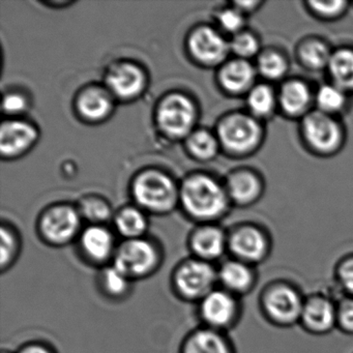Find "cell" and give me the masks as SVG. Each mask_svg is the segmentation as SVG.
<instances>
[{
  "instance_id": "12",
  "label": "cell",
  "mask_w": 353,
  "mask_h": 353,
  "mask_svg": "<svg viewBox=\"0 0 353 353\" xmlns=\"http://www.w3.org/2000/svg\"><path fill=\"white\" fill-rule=\"evenodd\" d=\"M117 248L112 233L99 225L88 227L80 235V253L83 260L92 265L102 268L110 264Z\"/></svg>"
},
{
  "instance_id": "14",
  "label": "cell",
  "mask_w": 353,
  "mask_h": 353,
  "mask_svg": "<svg viewBox=\"0 0 353 353\" xmlns=\"http://www.w3.org/2000/svg\"><path fill=\"white\" fill-rule=\"evenodd\" d=\"M195 110L185 97L172 94L159 109L158 119L162 129L172 136H183L193 125Z\"/></svg>"
},
{
  "instance_id": "40",
  "label": "cell",
  "mask_w": 353,
  "mask_h": 353,
  "mask_svg": "<svg viewBox=\"0 0 353 353\" xmlns=\"http://www.w3.org/2000/svg\"><path fill=\"white\" fill-rule=\"evenodd\" d=\"M17 353H54L52 349L41 343H30L24 345Z\"/></svg>"
},
{
  "instance_id": "39",
  "label": "cell",
  "mask_w": 353,
  "mask_h": 353,
  "mask_svg": "<svg viewBox=\"0 0 353 353\" xmlns=\"http://www.w3.org/2000/svg\"><path fill=\"white\" fill-rule=\"evenodd\" d=\"M26 99L20 94H8L3 99V110L7 113L21 112L26 108Z\"/></svg>"
},
{
  "instance_id": "30",
  "label": "cell",
  "mask_w": 353,
  "mask_h": 353,
  "mask_svg": "<svg viewBox=\"0 0 353 353\" xmlns=\"http://www.w3.org/2000/svg\"><path fill=\"white\" fill-rule=\"evenodd\" d=\"M115 226L125 239H140L145 232L146 219L139 210L127 208L117 216Z\"/></svg>"
},
{
  "instance_id": "4",
  "label": "cell",
  "mask_w": 353,
  "mask_h": 353,
  "mask_svg": "<svg viewBox=\"0 0 353 353\" xmlns=\"http://www.w3.org/2000/svg\"><path fill=\"white\" fill-rule=\"evenodd\" d=\"M183 202L190 214L201 220H212L224 214L227 208L225 192L210 177L199 175L183 185Z\"/></svg>"
},
{
  "instance_id": "37",
  "label": "cell",
  "mask_w": 353,
  "mask_h": 353,
  "mask_svg": "<svg viewBox=\"0 0 353 353\" xmlns=\"http://www.w3.org/2000/svg\"><path fill=\"white\" fill-rule=\"evenodd\" d=\"M82 214L94 223L104 222L110 216L111 212L107 203L100 199H88L82 204Z\"/></svg>"
},
{
  "instance_id": "31",
  "label": "cell",
  "mask_w": 353,
  "mask_h": 353,
  "mask_svg": "<svg viewBox=\"0 0 353 353\" xmlns=\"http://www.w3.org/2000/svg\"><path fill=\"white\" fill-rule=\"evenodd\" d=\"M19 241L15 233L3 227L0 230V268L1 272L9 270L17 261L19 256Z\"/></svg>"
},
{
  "instance_id": "33",
  "label": "cell",
  "mask_w": 353,
  "mask_h": 353,
  "mask_svg": "<svg viewBox=\"0 0 353 353\" xmlns=\"http://www.w3.org/2000/svg\"><path fill=\"white\" fill-rule=\"evenodd\" d=\"M307 9L315 17L322 20H334L342 17L347 11L348 3L344 0H332V1H307Z\"/></svg>"
},
{
  "instance_id": "34",
  "label": "cell",
  "mask_w": 353,
  "mask_h": 353,
  "mask_svg": "<svg viewBox=\"0 0 353 353\" xmlns=\"http://www.w3.org/2000/svg\"><path fill=\"white\" fill-rule=\"evenodd\" d=\"M334 278L342 295L353 297V253L344 256L336 262Z\"/></svg>"
},
{
  "instance_id": "19",
  "label": "cell",
  "mask_w": 353,
  "mask_h": 353,
  "mask_svg": "<svg viewBox=\"0 0 353 353\" xmlns=\"http://www.w3.org/2000/svg\"><path fill=\"white\" fill-rule=\"evenodd\" d=\"M256 75L257 70L249 61L236 59L224 65L220 73V81L227 92H249L255 85Z\"/></svg>"
},
{
  "instance_id": "23",
  "label": "cell",
  "mask_w": 353,
  "mask_h": 353,
  "mask_svg": "<svg viewBox=\"0 0 353 353\" xmlns=\"http://www.w3.org/2000/svg\"><path fill=\"white\" fill-rule=\"evenodd\" d=\"M98 285L101 292L107 299L121 301L131 293L133 281L114 264L110 263L101 268L98 276Z\"/></svg>"
},
{
  "instance_id": "15",
  "label": "cell",
  "mask_w": 353,
  "mask_h": 353,
  "mask_svg": "<svg viewBox=\"0 0 353 353\" xmlns=\"http://www.w3.org/2000/svg\"><path fill=\"white\" fill-rule=\"evenodd\" d=\"M190 249L193 257L214 263L228 252V235L219 227H201L192 234Z\"/></svg>"
},
{
  "instance_id": "3",
  "label": "cell",
  "mask_w": 353,
  "mask_h": 353,
  "mask_svg": "<svg viewBox=\"0 0 353 353\" xmlns=\"http://www.w3.org/2000/svg\"><path fill=\"white\" fill-rule=\"evenodd\" d=\"M162 259L158 247L148 239L140 237L125 239L117 248L111 263L134 282L154 274L160 268Z\"/></svg>"
},
{
  "instance_id": "10",
  "label": "cell",
  "mask_w": 353,
  "mask_h": 353,
  "mask_svg": "<svg viewBox=\"0 0 353 353\" xmlns=\"http://www.w3.org/2000/svg\"><path fill=\"white\" fill-rule=\"evenodd\" d=\"M134 195L144 208L165 212L174 205L176 190L166 175L146 172L140 175L134 185Z\"/></svg>"
},
{
  "instance_id": "28",
  "label": "cell",
  "mask_w": 353,
  "mask_h": 353,
  "mask_svg": "<svg viewBox=\"0 0 353 353\" xmlns=\"http://www.w3.org/2000/svg\"><path fill=\"white\" fill-rule=\"evenodd\" d=\"M314 101L317 110L334 117L346 107L347 92L334 83L323 84L314 94Z\"/></svg>"
},
{
  "instance_id": "13",
  "label": "cell",
  "mask_w": 353,
  "mask_h": 353,
  "mask_svg": "<svg viewBox=\"0 0 353 353\" xmlns=\"http://www.w3.org/2000/svg\"><path fill=\"white\" fill-rule=\"evenodd\" d=\"M258 283L255 266L235 258H228L218 266V284L232 294L241 296L249 294Z\"/></svg>"
},
{
  "instance_id": "2",
  "label": "cell",
  "mask_w": 353,
  "mask_h": 353,
  "mask_svg": "<svg viewBox=\"0 0 353 353\" xmlns=\"http://www.w3.org/2000/svg\"><path fill=\"white\" fill-rule=\"evenodd\" d=\"M173 291L179 299L199 303L218 284V268L214 263L191 257L181 262L172 274Z\"/></svg>"
},
{
  "instance_id": "41",
  "label": "cell",
  "mask_w": 353,
  "mask_h": 353,
  "mask_svg": "<svg viewBox=\"0 0 353 353\" xmlns=\"http://www.w3.org/2000/svg\"><path fill=\"white\" fill-rule=\"evenodd\" d=\"M261 5V1H237L235 3V8L245 14L248 12L255 11Z\"/></svg>"
},
{
  "instance_id": "32",
  "label": "cell",
  "mask_w": 353,
  "mask_h": 353,
  "mask_svg": "<svg viewBox=\"0 0 353 353\" xmlns=\"http://www.w3.org/2000/svg\"><path fill=\"white\" fill-rule=\"evenodd\" d=\"M230 50H232L239 59L248 61L254 57H258L260 51V42L255 34L250 32H241L234 34L231 41Z\"/></svg>"
},
{
  "instance_id": "8",
  "label": "cell",
  "mask_w": 353,
  "mask_h": 353,
  "mask_svg": "<svg viewBox=\"0 0 353 353\" xmlns=\"http://www.w3.org/2000/svg\"><path fill=\"white\" fill-rule=\"evenodd\" d=\"M263 137L259 119L245 113H235L223 119L219 138L223 145L235 154H249L258 148Z\"/></svg>"
},
{
  "instance_id": "6",
  "label": "cell",
  "mask_w": 353,
  "mask_h": 353,
  "mask_svg": "<svg viewBox=\"0 0 353 353\" xmlns=\"http://www.w3.org/2000/svg\"><path fill=\"white\" fill-rule=\"evenodd\" d=\"M301 134L307 148L319 154H334L344 140L342 125L336 117L317 109L303 117Z\"/></svg>"
},
{
  "instance_id": "25",
  "label": "cell",
  "mask_w": 353,
  "mask_h": 353,
  "mask_svg": "<svg viewBox=\"0 0 353 353\" xmlns=\"http://www.w3.org/2000/svg\"><path fill=\"white\" fill-rule=\"evenodd\" d=\"M332 51L323 41L307 39L303 41L297 48V57L303 67L312 71L327 69Z\"/></svg>"
},
{
  "instance_id": "16",
  "label": "cell",
  "mask_w": 353,
  "mask_h": 353,
  "mask_svg": "<svg viewBox=\"0 0 353 353\" xmlns=\"http://www.w3.org/2000/svg\"><path fill=\"white\" fill-rule=\"evenodd\" d=\"M181 353H235V349L225 332L203 326L185 336Z\"/></svg>"
},
{
  "instance_id": "27",
  "label": "cell",
  "mask_w": 353,
  "mask_h": 353,
  "mask_svg": "<svg viewBox=\"0 0 353 353\" xmlns=\"http://www.w3.org/2000/svg\"><path fill=\"white\" fill-rule=\"evenodd\" d=\"M288 68L286 57L276 49L261 51L257 57V73L270 81L282 79L286 75Z\"/></svg>"
},
{
  "instance_id": "1",
  "label": "cell",
  "mask_w": 353,
  "mask_h": 353,
  "mask_svg": "<svg viewBox=\"0 0 353 353\" xmlns=\"http://www.w3.org/2000/svg\"><path fill=\"white\" fill-rule=\"evenodd\" d=\"M305 297L301 289L293 283L272 281L260 292V311L272 325L292 327L299 323Z\"/></svg>"
},
{
  "instance_id": "26",
  "label": "cell",
  "mask_w": 353,
  "mask_h": 353,
  "mask_svg": "<svg viewBox=\"0 0 353 353\" xmlns=\"http://www.w3.org/2000/svg\"><path fill=\"white\" fill-rule=\"evenodd\" d=\"M247 105L252 117L266 119L274 113L278 105V94L268 84H255L248 92Z\"/></svg>"
},
{
  "instance_id": "21",
  "label": "cell",
  "mask_w": 353,
  "mask_h": 353,
  "mask_svg": "<svg viewBox=\"0 0 353 353\" xmlns=\"http://www.w3.org/2000/svg\"><path fill=\"white\" fill-rule=\"evenodd\" d=\"M144 77L139 68L133 65H119L108 75V85L121 98H132L141 92Z\"/></svg>"
},
{
  "instance_id": "11",
  "label": "cell",
  "mask_w": 353,
  "mask_h": 353,
  "mask_svg": "<svg viewBox=\"0 0 353 353\" xmlns=\"http://www.w3.org/2000/svg\"><path fill=\"white\" fill-rule=\"evenodd\" d=\"M80 216L70 206L51 208L43 216L40 232L49 245L61 247L71 243L79 232Z\"/></svg>"
},
{
  "instance_id": "22",
  "label": "cell",
  "mask_w": 353,
  "mask_h": 353,
  "mask_svg": "<svg viewBox=\"0 0 353 353\" xmlns=\"http://www.w3.org/2000/svg\"><path fill=\"white\" fill-rule=\"evenodd\" d=\"M228 191L235 202L248 205L259 199L263 191V183L256 173L249 170L239 171L229 179Z\"/></svg>"
},
{
  "instance_id": "35",
  "label": "cell",
  "mask_w": 353,
  "mask_h": 353,
  "mask_svg": "<svg viewBox=\"0 0 353 353\" xmlns=\"http://www.w3.org/2000/svg\"><path fill=\"white\" fill-rule=\"evenodd\" d=\"M191 152L200 159H210L216 154L218 142L206 131L196 132L189 140Z\"/></svg>"
},
{
  "instance_id": "18",
  "label": "cell",
  "mask_w": 353,
  "mask_h": 353,
  "mask_svg": "<svg viewBox=\"0 0 353 353\" xmlns=\"http://www.w3.org/2000/svg\"><path fill=\"white\" fill-rule=\"evenodd\" d=\"M313 101L311 88L299 79L288 80L281 86L278 105L285 114L290 117H305Z\"/></svg>"
},
{
  "instance_id": "7",
  "label": "cell",
  "mask_w": 353,
  "mask_h": 353,
  "mask_svg": "<svg viewBox=\"0 0 353 353\" xmlns=\"http://www.w3.org/2000/svg\"><path fill=\"white\" fill-rule=\"evenodd\" d=\"M272 248L270 235L257 225H241L228 235L231 257L255 268L268 259Z\"/></svg>"
},
{
  "instance_id": "38",
  "label": "cell",
  "mask_w": 353,
  "mask_h": 353,
  "mask_svg": "<svg viewBox=\"0 0 353 353\" xmlns=\"http://www.w3.org/2000/svg\"><path fill=\"white\" fill-rule=\"evenodd\" d=\"M219 21L226 32L236 34L243 32L245 15L243 12L234 7L233 9L223 11L219 16Z\"/></svg>"
},
{
  "instance_id": "24",
  "label": "cell",
  "mask_w": 353,
  "mask_h": 353,
  "mask_svg": "<svg viewBox=\"0 0 353 353\" xmlns=\"http://www.w3.org/2000/svg\"><path fill=\"white\" fill-rule=\"evenodd\" d=\"M332 83L348 94L353 92V49L340 48L332 51L327 65Z\"/></svg>"
},
{
  "instance_id": "5",
  "label": "cell",
  "mask_w": 353,
  "mask_h": 353,
  "mask_svg": "<svg viewBox=\"0 0 353 353\" xmlns=\"http://www.w3.org/2000/svg\"><path fill=\"white\" fill-rule=\"evenodd\" d=\"M198 315L205 327L226 332L241 319V299L216 287L198 303Z\"/></svg>"
},
{
  "instance_id": "42",
  "label": "cell",
  "mask_w": 353,
  "mask_h": 353,
  "mask_svg": "<svg viewBox=\"0 0 353 353\" xmlns=\"http://www.w3.org/2000/svg\"><path fill=\"white\" fill-rule=\"evenodd\" d=\"M3 353H11V352H7V351H3Z\"/></svg>"
},
{
  "instance_id": "17",
  "label": "cell",
  "mask_w": 353,
  "mask_h": 353,
  "mask_svg": "<svg viewBox=\"0 0 353 353\" xmlns=\"http://www.w3.org/2000/svg\"><path fill=\"white\" fill-rule=\"evenodd\" d=\"M190 48L194 57L202 63H216L228 54L230 45L216 30L202 28L190 39Z\"/></svg>"
},
{
  "instance_id": "9",
  "label": "cell",
  "mask_w": 353,
  "mask_h": 353,
  "mask_svg": "<svg viewBox=\"0 0 353 353\" xmlns=\"http://www.w3.org/2000/svg\"><path fill=\"white\" fill-rule=\"evenodd\" d=\"M299 325L314 336L330 334L336 328V299L323 292L307 295Z\"/></svg>"
},
{
  "instance_id": "20",
  "label": "cell",
  "mask_w": 353,
  "mask_h": 353,
  "mask_svg": "<svg viewBox=\"0 0 353 353\" xmlns=\"http://www.w3.org/2000/svg\"><path fill=\"white\" fill-rule=\"evenodd\" d=\"M36 138V130L28 123L7 121L0 130V150L3 154L12 156L28 148Z\"/></svg>"
},
{
  "instance_id": "36",
  "label": "cell",
  "mask_w": 353,
  "mask_h": 353,
  "mask_svg": "<svg viewBox=\"0 0 353 353\" xmlns=\"http://www.w3.org/2000/svg\"><path fill=\"white\" fill-rule=\"evenodd\" d=\"M336 328L353 336V297L342 295L336 299Z\"/></svg>"
},
{
  "instance_id": "29",
  "label": "cell",
  "mask_w": 353,
  "mask_h": 353,
  "mask_svg": "<svg viewBox=\"0 0 353 353\" xmlns=\"http://www.w3.org/2000/svg\"><path fill=\"white\" fill-rule=\"evenodd\" d=\"M78 106L84 117L99 119L108 114L112 103L104 90L92 88L82 94L78 102Z\"/></svg>"
}]
</instances>
